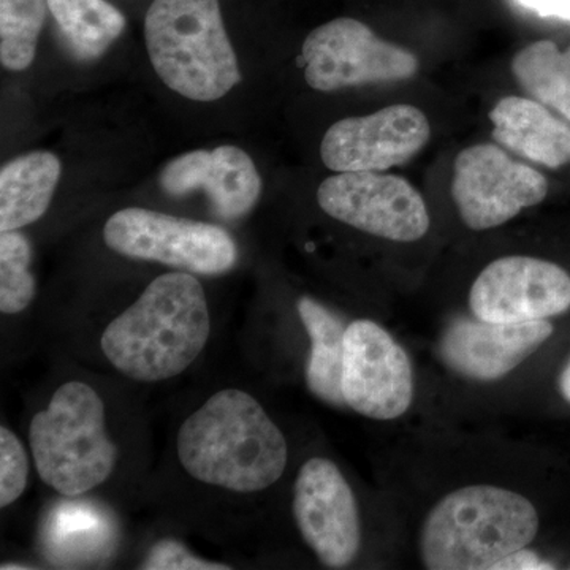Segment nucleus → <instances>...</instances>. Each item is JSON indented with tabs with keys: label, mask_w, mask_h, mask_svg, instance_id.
I'll return each instance as SVG.
<instances>
[{
	"label": "nucleus",
	"mask_w": 570,
	"mask_h": 570,
	"mask_svg": "<svg viewBox=\"0 0 570 570\" xmlns=\"http://www.w3.org/2000/svg\"><path fill=\"white\" fill-rule=\"evenodd\" d=\"M176 452L190 478L242 494L275 485L288 461L283 431L239 389L214 393L184 420Z\"/></svg>",
	"instance_id": "1"
},
{
	"label": "nucleus",
	"mask_w": 570,
	"mask_h": 570,
	"mask_svg": "<svg viewBox=\"0 0 570 570\" xmlns=\"http://www.w3.org/2000/svg\"><path fill=\"white\" fill-rule=\"evenodd\" d=\"M212 335L208 299L190 273L156 277L100 337L105 358L122 376L154 384L183 374Z\"/></svg>",
	"instance_id": "2"
},
{
	"label": "nucleus",
	"mask_w": 570,
	"mask_h": 570,
	"mask_svg": "<svg viewBox=\"0 0 570 570\" xmlns=\"http://www.w3.org/2000/svg\"><path fill=\"white\" fill-rule=\"evenodd\" d=\"M530 499L497 485H468L449 493L428 513L420 534L426 569L494 570L527 549L539 532Z\"/></svg>",
	"instance_id": "3"
},
{
	"label": "nucleus",
	"mask_w": 570,
	"mask_h": 570,
	"mask_svg": "<svg viewBox=\"0 0 570 570\" xmlns=\"http://www.w3.org/2000/svg\"><path fill=\"white\" fill-rule=\"evenodd\" d=\"M145 39L160 80L186 99L214 102L242 81L219 0H154Z\"/></svg>",
	"instance_id": "4"
},
{
	"label": "nucleus",
	"mask_w": 570,
	"mask_h": 570,
	"mask_svg": "<svg viewBox=\"0 0 570 570\" xmlns=\"http://www.w3.org/2000/svg\"><path fill=\"white\" fill-rule=\"evenodd\" d=\"M29 442L41 482L66 498L102 485L118 463L104 400L80 381L61 385L48 406L33 415Z\"/></svg>",
	"instance_id": "5"
},
{
	"label": "nucleus",
	"mask_w": 570,
	"mask_h": 570,
	"mask_svg": "<svg viewBox=\"0 0 570 570\" xmlns=\"http://www.w3.org/2000/svg\"><path fill=\"white\" fill-rule=\"evenodd\" d=\"M104 239L124 257L175 266L194 275H224L238 261L235 239L224 228L151 209L126 208L112 214L105 224Z\"/></svg>",
	"instance_id": "6"
},
{
	"label": "nucleus",
	"mask_w": 570,
	"mask_h": 570,
	"mask_svg": "<svg viewBox=\"0 0 570 570\" xmlns=\"http://www.w3.org/2000/svg\"><path fill=\"white\" fill-rule=\"evenodd\" d=\"M302 59L307 85L321 92L409 80L420 69L414 52L381 39L355 18H336L314 29Z\"/></svg>",
	"instance_id": "7"
},
{
	"label": "nucleus",
	"mask_w": 570,
	"mask_h": 570,
	"mask_svg": "<svg viewBox=\"0 0 570 570\" xmlns=\"http://www.w3.org/2000/svg\"><path fill=\"white\" fill-rule=\"evenodd\" d=\"M546 176L493 142L464 148L453 163L452 198L463 224L491 230L515 219L549 195Z\"/></svg>",
	"instance_id": "8"
},
{
	"label": "nucleus",
	"mask_w": 570,
	"mask_h": 570,
	"mask_svg": "<svg viewBox=\"0 0 570 570\" xmlns=\"http://www.w3.org/2000/svg\"><path fill=\"white\" fill-rule=\"evenodd\" d=\"M317 202L333 219L389 242L415 243L430 232L426 202L403 176L336 174L318 186Z\"/></svg>",
	"instance_id": "9"
},
{
	"label": "nucleus",
	"mask_w": 570,
	"mask_h": 570,
	"mask_svg": "<svg viewBox=\"0 0 570 570\" xmlns=\"http://www.w3.org/2000/svg\"><path fill=\"white\" fill-rule=\"evenodd\" d=\"M341 390L346 406L379 422L400 419L412 406L411 358L384 326L367 318L347 325Z\"/></svg>",
	"instance_id": "10"
},
{
	"label": "nucleus",
	"mask_w": 570,
	"mask_h": 570,
	"mask_svg": "<svg viewBox=\"0 0 570 570\" xmlns=\"http://www.w3.org/2000/svg\"><path fill=\"white\" fill-rule=\"evenodd\" d=\"M469 307L479 321L494 324L549 321L570 309V275L543 258H497L475 277Z\"/></svg>",
	"instance_id": "11"
},
{
	"label": "nucleus",
	"mask_w": 570,
	"mask_h": 570,
	"mask_svg": "<svg viewBox=\"0 0 570 570\" xmlns=\"http://www.w3.org/2000/svg\"><path fill=\"white\" fill-rule=\"evenodd\" d=\"M299 534L330 569L351 566L362 549V521L354 491L332 460H307L294 489Z\"/></svg>",
	"instance_id": "12"
},
{
	"label": "nucleus",
	"mask_w": 570,
	"mask_h": 570,
	"mask_svg": "<svg viewBox=\"0 0 570 570\" xmlns=\"http://www.w3.org/2000/svg\"><path fill=\"white\" fill-rule=\"evenodd\" d=\"M430 137L425 112L414 105H390L333 124L322 140V163L335 174L385 171L417 156Z\"/></svg>",
	"instance_id": "13"
},
{
	"label": "nucleus",
	"mask_w": 570,
	"mask_h": 570,
	"mask_svg": "<svg viewBox=\"0 0 570 570\" xmlns=\"http://www.w3.org/2000/svg\"><path fill=\"white\" fill-rule=\"evenodd\" d=\"M160 187L171 197L205 190L214 214L224 220H235L257 204L262 178L243 149L224 145L213 151L198 149L176 157L165 165Z\"/></svg>",
	"instance_id": "14"
},
{
	"label": "nucleus",
	"mask_w": 570,
	"mask_h": 570,
	"mask_svg": "<svg viewBox=\"0 0 570 570\" xmlns=\"http://www.w3.org/2000/svg\"><path fill=\"white\" fill-rule=\"evenodd\" d=\"M553 335L549 321L523 324L456 321L442 337L441 352L455 373L475 381H497L520 366Z\"/></svg>",
	"instance_id": "15"
},
{
	"label": "nucleus",
	"mask_w": 570,
	"mask_h": 570,
	"mask_svg": "<svg viewBox=\"0 0 570 570\" xmlns=\"http://www.w3.org/2000/svg\"><path fill=\"white\" fill-rule=\"evenodd\" d=\"M494 140L531 163L560 168L570 164V127L546 105L527 97H502L490 111Z\"/></svg>",
	"instance_id": "16"
},
{
	"label": "nucleus",
	"mask_w": 570,
	"mask_h": 570,
	"mask_svg": "<svg viewBox=\"0 0 570 570\" xmlns=\"http://www.w3.org/2000/svg\"><path fill=\"white\" fill-rule=\"evenodd\" d=\"M61 178V163L51 153L17 157L0 170V232L20 230L48 212Z\"/></svg>",
	"instance_id": "17"
},
{
	"label": "nucleus",
	"mask_w": 570,
	"mask_h": 570,
	"mask_svg": "<svg viewBox=\"0 0 570 570\" xmlns=\"http://www.w3.org/2000/svg\"><path fill=\"white\" fill-rule=\"evenodd\" d=\"M296 309L311 341L306 365L307 387L318 400L333 406H344L341 377L347 326L333 311L311 296H302Z\"/></svg>",
	"instance_id": "18"
},
{
	"label": "nucleus",
	"mask_w": 570,
	"mask_h": 570,
	"mask_svg": "<svg viewBox=\"0 0 570 570\" xmlns=\"http://www.w3.org/2000/svg\"><path fill=\"white\" fill-rule=\"evenodd\" d=\"M75 58L99 59L126 28L121 11L107 0H47Z\"/></svg>",
	"instance_id": "19"
},
{
	"label": "nucleus",
	"mask_w": 570,
	"mask_h": 570,
	"mask_svg": "<svg viewBox=\"0 0 570 570\" xmlns=\"http://www.w3.org/2000/svg\"><path fill=\"white\" fill-rule=\"evenodd\" d=\"M512 73L534 100L570 121V48L561 51L554 41H534L517 52Z\"/></svg>",
	"instance_id": "20"
},
{
	"label": "nucleus",
	"mask_w": 570,
	"mask_h": 570,
	"mask_svg": "<svg viewBox=\"0 0 570 570\" xmlns=\"http://www.w3.org/2000/svg\"><path fill=\"white\" fill-rule=\"evenodd\" d=\"M47 7V0H0V61L7 70L33 62Z\"/></svg>",
	"instance_id": "21"
},
{
	"label": "nucleus",
	"mask_w": 570,
	"mask_h": 570,
	"mask_svg": "<svg viewBox=\"0 0 570 570\" xmlns=\"http://www.w3.org/2000/svg\"><path fill=\"white\" fill-rule=\"evenodd\" d=\"M31 243L20 232L0 234V311L7 316L20 314L36 296V279L29 272Z\"/></svg>",
	"instance_id": "22"
},
{
	"label": "nucleus",
	"mask_w": 570,
	"mask_h": 570,
	"mask_svg": "<svg viewBox=\"0 0 570 570\" xmlns=\"http://www.w3.org/2000/svg\"><path fill=\"white\" fill-rule=\"evenodd\" d=\"M29 482V459L24 445L7 426H0V505L2 509L22 497Z\"/></svg>",
	"instance_id": "23"
},
{
	"label": "nucleus",
	"mask_w": 570,
	"mask_h": 570,
	"mask_svg": "<svg viewBox=\"0 0 570 570\" xmlns=\"http://www.w3.org/2000/svg\"><path fill=\"white\" fill-rule=\"evenodd\" d=\"M141 569L146 570H228L224 562L208 561L197 557L193 551L176 540L157 542L149 551Z\"/></svg>",
	"instance_id": "24"
},
{
	"label": "nucleus",
	"mask_w": 570,
	"mask_h": 570,
	"mask_svg": "<svg viewBox=\"0 0 570 570\" xmlns=\"http://www.w3.org/2000/svg\"><path fill=\"white\" fill-rule=\"evenodd\" d=\"M554 566L550 564V562L543 561L542 558H539L538 554L532 553V551H527V549L517 551V553L509 554L504 560L499 561L497 564L498 569H515V570H527V569H553Z\"/></svg>",
	"instance_id": "25"
},
{
	"label": "nucleus",
	"mask_w": 570,
	"mask_h": 570,
	"mask_svg": "<svg viewBox=\"0 0 570 570\" xmlns=\"http://www.w3.org/2000/svg\"><path fill=\"white\" fill-rule=\"evenodd\" d=\"M519 2L539 13L570 20V0H519Z\"/></svg>",
	"instance_id": "26"
},
{
	"label": "nucleus",
	"mask_w": 570,
	"mask_h": 570,
	"mask_svg": "<svg viewBox=\"0 0 570 570\" xmlns=\"http://www.w3.org/2000/svg\"><path fill=\"white\" fill-rule=\"evenodd\" d=\"M560 389L562 396H564L566 400H568L570 403V363L568 366H566V370L562 371L560 379Z\"/></svg>",
	"instance_id": "27"
},
{
	"label": "nucleus",
	"mask_w": 570,
	"mask_h": 570,
	"mask_svg": "<svg viewBox=\"0 0 570 570\" xmlns=\"http://www.w3.org/2000/svg\"><path fill=\"white\" fill-rule=\"evenodd\" d=\"M2 570H24V569H33L32 566H22V564H11V562H7V564H2Z\"/></svg>",
	"instance_id": "28"
}]
</instances>
